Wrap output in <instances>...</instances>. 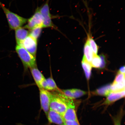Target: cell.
Segmentation results:
<instances>
[{"label":"cell","mask_w":125,"mask_h":125,"mask_svg":"<svg viewBox=\"0 0 125 125\" xmlns=\"http://www.w3.org/2000/svg\"><path fill=\"white\" fill-rule=\"evenodd\" d=\"M47 117L50 123L60 125L64 124L63 117L54 111L50 109Z\"/></svg>","instance_id":"cell-10"},{"label":"cell","mask_w":125,"mask_h":125,"mask_svg":"<svg viewBox=\"0 0 125 125\" xmlns=\"http://www.w3.org/2000/svg\"><path fill=\"white\" fill-rule=\"evenodd\" d=\"M125 82V74L118 73L113 83H120Z\"/></svg>","instance_id":"cell-22"},{"label":"cell","mask_w":125,"mask_h":125,"mask_svg":"<svg viewBox=\"0 0 125 125\" xmlns=\"http://www.w3.org/2000/svg\"><path fill=\"white\" fill-rule=\"evenodd\" d=\"M125 96V90L121 91L111 92L107 96V99L104 103V104L109 105L118 100L124 97Z\"/></svg>","instance_id":"cell-12"},{"label":"cell","mask_w":125,"mask_h":125,"mask_svg":"<svg viewBox=\"0 0 125 125\" xmlns=\"http://www.w3.org/2000/svg\"><path fill=\"white\" fill-rule=\"evenodd\" d=\"M67 107L62 115L64 121H75L78 120L75 110V105L73 100L67 99Z\"/></svg>","instance_id":"cell-7"},{"label":"cell","mask_w":125,"mask_h":125,"mask_svg":"<svg viewBox=\"0 0 125 125\" xmlns=\"http://www.w3.org/2000/svg\"><path fill=\"white\" fill-rule=\"evenodd\" d=\"M57 93H52L50 109L58 112L62 116L67 109V98H64Z\"/></svg>","instance_id":"cell-2"},{"label":"cell","mask_w":125,"mask_h":125,"mask_svg":"<svg viewBox=\"0 0 125 125\" xmlns=\"http://www.w3.org/2000/svg\"><path fill=\"white\" fill-rule=\"evenodd\" d=\"M72 90L74 99L80 97L86 93L85 92L77 89H72Z\"/></svg>","instance_id":"cell-21"},{"label":"cell","mask_w":125,"mask_h":125,"mask_svg":"<svg viewBox=\"0 0 125 125\" xmlns=\"http://www.w3.org/2000/svg\"><path fill=\"white\" fill-rule=\"evenodd\" d=\"M31 72L36 84L39 88L41 89V83L45 79L44 76L37 68V66L30 68Z\"/></svg>","instance_id":"cell-13"},{"label":"cell","mask_w":125,"mask_h":125,"mask_svg":"<svg viewBox=\"0 0 125 125\" xmlns=\"http://www.w3.org/2000/svg\"><path fill=\"white\" fill-rule=\"evenodd\" d=\"M101 64V60L100 57L97 54H94L93 59L91 62L92 67L98 68H100Z\"/></svg>","instance_id":"cell-19"},{"label":"cell","mask_w":125,"mask_h":125,"mask_svg":"<svg viewBox=\"0 0 125 125\" xmlns=\"http://www.w3.org/2000/svg\"><path fill=\"white\" fill-rule=\"evenodd\" d=\"M119 73L125 74V67L123 66L120 68Z\"/></svg>","instance_id":"cell-25"},{"label":"cell","mask_w":125,"mask_h":125,"mask_svg":"<svg viewBox=\"0 0 125 125\" xmlns=\"http://www.w3.org/2000/svg\"><path fill=\"white\" fill-rule=\"evenodd\" d=\"M49 1L47 0L39 10L43 18L42 28H52L56 29L52 20L51 15L50 12L49 6Z\"/></svg>","instance_id":"cell-4"},{"label":"cell","mask_w":125,"mask_h":125,"mask_svg":"<svg viewBox=\"0 0 125 125\" xmlns=\"http://www.w3.org/2000/svg\"><path fill=\"white\" fill-rule=\"evenodd\" d=\"M15 50L25 66L30 68L36 66L35 57L28 52L23 47L17 45Z\"/></svg>","instance_id":"cell-3"},{"label":"cell","mask_w":125,"mask_h":125,"mask_svg":"<svg viewBox=\"0 0 125 125\" xmlns=\"http://www.w3.org/2000/svg\"><path fill=\"white\" fill-rule=\"evenodd\" d=\"M40 97L42 109L44 112L46 116L50 110L52 93L43 89H40Z\"/></svg>","instance_id":"cell-5"},{"label":"cell","mask_w":125,"mask_h":125,"mask_svg":"<svg viewBox=\"0 0 125 125\" xmlns=\"http://www.w3.org/2000/svg\"><path fill=\"white\" fill-rule=\"evenodd\" d=\"M35 57L37 48V40L28 36L23 42L21 46Z\"/></svg>","instance_id":"cell-8"},{"label":"cell","mask_w":125,"mask_h":125,"mask_svg":"<svg viewBox=\"0 0 125 125\" xmlns=\"http://www.w3.org/2000/svg\"><path fill=\"white\" fill-rule=\"evenodd\" d=\"M29 34V31L21 27L15 30V37L17 45L21 46L23 42Z\"/></svg>","instance_id":"cell-11"},{"label":"cell","mask_w":125,"mask_h":125,"mask_svg":"<svg viewBox=\"0 0 125 125\" xmlns=\"http://www.w3.org/2000/svg\"><path fill=\"white\" fill-rule=\"evenodd\" d=\"M64 125H80L78 120L75 121H64Z\"/></svg>","instance_id":"cell-23"},{"label":"cell","mask_w":125,"mask_h":125,"mask_svg":"<svg viewBox=\"0 0 125 125\" xmlns=\"http://www.w3.org/2000/svg\"><path fill=\"white\" fill-rule=\"evenodd\" d=\"M0 6L5 14L9 28L11 30H15L27 22V19L10 11L1 2Z\"/></svg>","instance_id":"cell-1"},{"label":"cell","mask_w":125,"mask_h":125,"mask_svg":"<svg viewBox=\"0 0 125 125\" xmlns=\"http://www.w3.org/2000/svg\"><path fill=\"white\" fill-rule=\"evenodd\" d=\"M111 92H117L125 90V82L120 83H113L111 85Z\"/></svg>","instance_id":"cell-16"},{"label":"cell","mask_w":125,"mask_h":125,"mask_svg":"<svg viewBox=\"0 0 125 125\" xmlns=\"http://www.w3.org/2000/svg\"></svg>","instance_id":"cell-26"},{"label":"cell","mask_w":125,"mask_h":125,"mask_svg":"<svg viewBox=\"0 0 125 125\" xmlns=\"http://www.w3.org/2000/svg\"><path fill=\"white\" fill-rule=\"evenodd\" d=\"M84 54L83 58L91 63L94 54L90 47L87 37L84 45Z\"/></svg>","instance_id":"cell-14"},{"label":"cell","mask_w":125,"mask_h":125,"mask_svg":"<svg viewBox=\"0 0 125 125\" xmlns=\"http://www.w3.org/2000/svg\"><path fill=\"white\" fill-rule=\"evenodd\" d=\"M27 21V24L24 27L25 29L31 30L38 26L42 27L43 18L39 9H37L32 16Z\"/></svg>","instance_id":"cell-6"},{"label":"cell","mask_w":125,"mask_h":125,"mask_svg":"<svg viewBox=\"0 0 125 125\" xmlns=\"http://www.w3.org/2000/svg\"><path fill=\"white\" fill-rule=\"evenodd\" d=\"M122 115L120 114L114 119V125H121V121Z\"/></svg>","instance_id":"cell-24"},{"label":"cell","mask_w":125,"mask_h":125,"mask_svg":"<svg viewBox=\"0 0 125 125\" xmlns=\"http://www.w3.org/2000/svg\"><path fill=\"white\" fill-rule=\"evenodd\" d=\"M87 37L88 39L90 47L93 51L94 54H97L98 47L96 42L90 33H88L87 34Z\"/></svg>","instance_id":"cell-18"},{"label":"cell","mask_w":125,"mask_h":125,"mask_svg":"<svg viewBox=\"0 0 125 125\" xmlns=\"http://www.w3.org/2000/svg\"><path fill=\"white\" fill-rule=\"evenodd\" d=\"M111 85H109L98 89L96 91L98 94L107 96L111 92Z\"/></svg>","instance_id":"cell-17"},{"label":"cell","mask_w":125,"mask_h":125,"mask_svg":"<svg viewBox=\"0 0 125 125\" xmlns=\"http://www.w3.org/2000/svg\"><path fill=\"white\" fill-rule=\"evenodd\" d=\"M82 65L86 77L87 79H90L91 74L92 66L91 63L84 58L83 59Z\"/></svg>","instance_id":"cell-15"},{"label":"cell","mask_w":125,"mask_h":125,"mask_svg":"<svg viewBox=\"0 0 125 125\" xmlns=\"http://www.w3.org/2000/svg\"><path fill=\"white\" fill-rule=\"evenodd\" d=\"M42 28V26H38L34 28L29 32V35L37 40L41 33Z\"/></svg>","instance_id":"cell-20"},{"label":"cell","mask_w":125,"mask_h":125,"mask_svg":"<svg viewBox=\"0 0 125 125\" xmlns=\"http://www.w3.org/2000/svg\"><path fill=\"white\" fill-rule=\"evenodd\" d=\"M41 89H43L48 91L58 92L60 90L57 87L54 79L52 77L45 79L41 83Z\"/></svg>","instance_id":"cell-9"}]
</instances>
